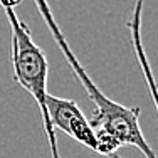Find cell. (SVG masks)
I'll return each mask as SVG.
<instances>
[{
  "label": "cell",
  "mask_w": 158,
  "mask_h": 158,
  "mask_svg": "<svg viewBox=\"0 0 158 158\" xmlns=\"http://www.w3.org/2000/svg\"><path fill=\"white\" fill-rule=\"evenodd\" d=\"M34 2H35L44 22H46L47 29L51 31L57 47L61 49L64 59L71 66L74 76L77 77V81L86 89L89 99L94 103L96 111L93 114L91 121H89L91 128L94 131H103V133L113 136L121 146L123 145L135 146L145 158H156L153 148L146 141L145 135H143V131L140 128L141 108L140 106H125L121 103H116V101L110 99V98L104 94L94 82H93V79L86 73L82 64L79 62L77 56H74L73 49L67 44L62 31L59 29L57 22L54 20V15H52V10L49 7L47 0H34Z\"/></svg>",
  "instance_id": "1"
},
{
  "label": "cell",
  "mask_w": 158,
  "mask_h": 158,
  "mask_svg": "<svg viewBox=\"0 0 158 158\" xmlns=\"http://www.w3.org/2000/svg\"><path fill=\"white\" fill-rule=\"evenodd\" d=\"M44 108L51 119L52 130H61L69 138L84 145L86 148L96 152V135L89 125V119L84 116L76 101L54 96L47 93L44 99Z\"/></svg>",
  "instance_id": "2"
},
{
  "label": "cell",
  "mask_w": 158,
  "mask_h": 158,
  "mask_svg": "<svg viewBox=\"0 0 158 158\" xmlns=\"http://www.w3.org/2000/svg\"><path fill=\"white\" fill-rule=\"evenodd\" d=\"M143 3H145V0H136V2H135L133 12H131V17H130V20H128V29H130V34H131V46H133L135 52H136V59H138V64H140V67L143 71V77H145V81H146V86H148V89H150V96H152L153 106L156 108L158 103H156L155 79H153L152 67H150V64H148L145 49H143V44H141V12H143Z\"/></svg>",
  "instance_id": "3"
}]
</instances>
